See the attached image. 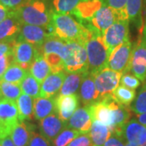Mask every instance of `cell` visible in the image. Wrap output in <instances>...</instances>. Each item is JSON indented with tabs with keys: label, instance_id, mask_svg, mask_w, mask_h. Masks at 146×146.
Segmentation results:
<instances>
[{
	"label": "cell",
	"instance_id": "obj_1",
	"mask_svg": "<svg viewBox=\"0 0 146 146\" xmlns=\"http://www.w3.org/2000/svg\"><path fill=\"white\" fill-rule=\"evenodd\" d=\"M49 30L54 36L66 42H78L84 46L91 35L89 29L71 15L55 11H51V23Z\"/></svg>",
	"mask_w": 146,
	"mask_h": 146
},
{
	"label": "cell",
	"instance_id": "obj_2",
	"mask_svg": "<svg viewBox=\"0 0 146 146\" xmlns=\"http://www.w3.org/2000/svg\"><path fill=\"white\" fill-rule=\"evenodd\" d=\"M13 13L21 25H36L46 28L48 30L50 29L51 12L47 10L45 3L41 0H33L25 3L13 11Z\"/></svg>",
	"mask_w": 146,
	"mask_h": 146
},
{
	"label": "cell",
	"instance_id": "obj_3",
	"mask_svg": "<svg viewBox=\"0 0 146 146\" xmlns=\"http://www.w3.org/2000/svg\"><path fill=\"white\" fill-rule=\"evenodd\" d=\"M89 30L91 35L84 46L88 56V72L94 75L102 69L107 68L110 54L103 42L102 35L98 32Z\"/></svg>",
	"mask_w": 146,
	"mask_h": 146
},
{
	"label": "cell",
	"instance_id": "obj_4",
	"mask_svg": "<svg viewBox=\"0 0 146 146\" xmlns=\"http://www.w3.org/2000/svg\"><path fill=\"white\" fill-rule=\"evenodd\" d=\"M68 54L63 60L67 73L88 72V56L85 46L78 42H68Z\"/></svg>",
	"mask_w": 146,
	"mask_h": 146
},
{
	"label": "cell",
	"instance_id": "obj_5",
	"mask_svg": "<svg viewBox=\"0 0 146 146\" xmlns=\"http://www.w3.org/2000/svg\"><path fill=\"white\" fill-rule=\"evenodd\" d=\"M129 20H119L107 29L102 35L110 55L116 48L120 46L129 39Z\"/></svg>",
	"mask_w": 146,
	"mask_h": 146
},
{
	"label": "cell",
	"instance_id": "obj_6",
	"mask_svg": "<svg viewBox=\"0 0 146 146\" xmlns=\"http://www.w3.org/2000/svg\"><path fill=\"white\" fill-rule=\"evenodd\" d=\"M20 122L16 102L0 100V139L10 136L14 127Z\"/></svg>",
	"mask_w": 146,
	"mask_h": 146
},
{
	"label": "cell",
	"instance_id": "obj_7",
	"mask_svg": "<svg viewBox=\"0 0 146 146\" xmlns=\"http://www.w3.org/2000/svg\"><path fill=\"white\" fill-rule=\"evenodd\" d=\"M93 76L100 101L102 98L112 94L118 88L122 74L109 68H105Z\"/></svg>",
	"mask_w": 146,
	"mask_h": 146
},
{
	"label": "cell",
	"instance_id": "obj_8",
	"mask_svg": "<svg viewBox=\"0 0 146 146\" xmlns=\"http://www.w3.org/2000/svg\"><path fill=\"white\" fill-rule=\"evenodd\" d=\"M132 54V44L130 40L116 48L110 55L107 68L121 73H128L131 69V59Z\"/></svg>",
	"mask_w": 146,
	"mask_h": 146
},
{
	"label": "cell",
	"instance_id": "obj_9",
	"mask_svg": "<svg viewBox=\"0 0 146 146\" xmlns=\"http://www.w3.org/2000/svg\"><path fill=\"white\" fill-rule=\"evenodd\" d=\"M119 20H120V17L117 11L104 3L87 23L84 24V25L103 35L106 30Z\"/></svg>",
	"mask_w": 146,
	"mask_h": 146
},
{
	"label": "cell",
	"instance_id": "obj_10",
	"mask_svg": "<svg viewBox=\"0 0 146 146\" xmlns=\"http://www.w3.org/2000/svg\"><path fill=\"white\" fill-rule=\"evenodd\" d=\"M14 63L19 64L27 71L39 55L37 46L24 41H16L12 50Z\"/></svg>",
	"mask_w": 146,
	"mask_h": 146
},
{
	"label": "cell",
	"instance_id": "obj_11",
	"mask_svg": "<svg viewBox=\"0 0 146 146\" xmlns=\"http://www.w3.org/2000/svg\"><path fill=\"white\" fill-rule=\"evenodd\" d=\"M130 72L141 81L146 78V43L140 38L132 48Z\"/></svg>",
	"mask_w": 146,
	"mask_h": 146
},
{
	"label": "cell",
	"instance_id": "obj_12",
	"mask_svg": "<svg viewBox=\"0 0 146 146\" xmlns=\"http://www.w3.org/2000/svg\"><path fill=\"white\" fill-rule=\"evenodd\" d=\"M65 128H67V123L60 119L56 112L44 118L43 119L40 120V132L50 143H53L54 139Z\"/></svg>",
	"mask_w": 146,
	"mask_h": 146
},
{
	"label": "cell",
	"instance_id": "obj_13",
	"mask_svg": "<svg viewBox=\"0 0 146 146\" xmlns=\"http://www.w3.org/2000/svg\"><path fill=\"white\" fill-rule=\"evenodd\" d=\"M80 98L76 94L58 95L55 98V110L59 119L67 123L72 116L74 112L78 109Z\"/></svg>",
	"mask_w": 146,
	"mask_h": 146
},
{
	"label": "cell",
	"instance_id": "obj_14",
	"mask_svg": "<svg viewBox=\"0 0 146 146\" xmlns=\"http://www.w3.org/2000/svg\"><path fill=\"white\" fill-rule=\"evenodd\" d=\"M50 34V32L46 28L29 25H22L17 40L31 43L36 46H40L46 39L47 36H49Z\"/></svg>",
	"mask_w": 146,
	"mask_h": 146
},
{
	"label": "cell",
	"instance_id": "obj_15",
	"mask_svg": "<svg viewBox=\"0 0 146 146\" xmlns=\"http://www.w3.org/2000/svg\"><path fill=\"white\" fill-rule=\"evenodd\" d=\"M79 98L84 106H89L99 102V94L94 83V76L86 72L79 89Z\"/></svg>",
	"mask_w": 146,
	"mask_h": 146
},
{
	"label": "cell",
	"instance_id": "obj_16",
	"mask_svg": "<svg viewBox=\"0 0 146 146\" xmlns=\"http://www.w3.org/2000/svg\"><path fill=\"white\" fill-rule=\"evenodd\" d=\"M93 123V119L87 106L76 110L67 122V128L80 131L81 134L89 133Z\"/></svg>",
	"mask_w": 146,
	"mask_h": 146
},
{
	"label": "cell",
	"instance_id": "obj_17",
	"mask_svg": "<svg viewBox=\"0 0 146 146\" xmlns=\"http://www.w3.org/2000/svg\"><path fill=\"white\" fill-rule=\"evenodd\" d=\"M67 74L65 71L50 74L42 83L39 97L45 98L57 97L56 95L62 88Z\"/></svg>",
	"mask_w": 146,
	"mask_h": 146
},
{
	"label": "cell",
	"instance_id": "obj_18",
	"mask_svg": "<svg viewBox=\"0 0 146 146\" xmlns=\"http://www.w3.org/2000/svg\"><path fill=\"white\" fill-rule=\"evenodd\" d=\"M123 136L128 143L144 146L146 144V127L136 120H131L123 127Z\"/></svg>",
	"mask_w": 146,
	"mask_h": 146
},
{
	"label": "cell",
	"instance_id": "obj_19",
	"mask_svg": "<svg viewBox=\"0 0 146 146\" xmlns=\"http://www.w3.org/2000/svg\"><path fill=\"white\" fill-rule=\"evenodd\" d=\"M104 4L102 0H82L74 9L72 15L75 16L82 25L87 23Z\"/></svg>",
	"mask_w": 146,
	"mask_h": 146
},
{
	"label": "cell",
	"instance_id": "obj_20",
	"mask_svg": "<svg viewBox=\"0 0 146 146\" xmlns=\"http://www.w3.org/2000/svg\"><path fill=\"white\" fill-rule=\"evenodd\" d=\"M39 55H44L46 54H57L64 60L68 54L67 42L57 36L50 34L44 41L40 46H37Z\"/></svg>",
	"mask_w": 146,
	"mask_h": 146
},
{
	"label": "cell",
	"instance_id": "obj_21",
	"mask_svg": "<svg viewBox=\"0 0 146 146\" xmlns=\"http://www.w3.org/2000/svg\"><path fill=\"white\" fill-rule=\"evenodd\" d=\"M21 23L12 11L10 16L0 22V42L16 40L21 32Z\"/></svg>",
	"mask_w": 146,
	"mask_h": 146
},
{
	"label": "cell",
	"instance_id": "obj_22",
	"mask_svg": "<svg viewBox=\"0 0 146 146\" xmlns=\"http://www.w3.org/2000/svg\"><path fill=\"white\" fill-rule=\"evenodd\" d=\"M34 126L25 121H20L11 132V138L16 146H28Z\"/></svg>",
	"mask_w": 146,
	"mask_h": 146
},
{
	"label": "cell",
	"instance_id": "obj_23",
	"mask_svg": "<svg viewBox=\"0 0 146 146\" xmlns=\"http://www.w3.org/2000/svg\"><path fill=\"white\" fill-rule=\"evenodd\" d=\"M91 114L93 121L98 120L103 123L106 125L110 127L111 117H112V108L106 102L101 100L95 104L87 106Z\"/></svg>",
	"mask_w": 146,
	"mask_h": 146
},
{
	"label": "cell",
	"instance_id": "obj_24",
	"mask_svg": "<svg viewBox=\"0 0 146 146\" xmlns=\"http://www.w3.org/2000/svg\"><path fill=\"white\" fill-rule=\"evenodd\" d=\"M55 98H34V118L36 120H42L53 113L56 112L55 110Z\"/></svg>",
	"mask_w": 146,
	"mask_h": 146
},
{
	"label": "cell",
	"instance_id": "obj_25",
	"mask_svg": "<svg viewBox=\"0 0 146 146\" xmlns=\"http://www.w3.org/2000/svg\"><path fill=\"white\" fill-rule=\"evenodd\" d=\"M89 136L94 146H103L111 136V131L109 126L100 121L94 120L89 131Z\"/></svg>",
	"mask_w": 146,
	"mask_h": 146
},
{
	"label": "cell",
	"instance_id": "obj_26",
	"mask_svg": "<svg viewBox=\"0 0 146 146\" xmlns=\"http://www.w3.org/2000/svg\"><path fill=\"white\" fill-rule=\"evenodd\" d=\"M143 0H127L126 6V12L129 21L133 22L139 31L143 32L144 20L142 15Z\"/></svg>",
	"mask_w": 146,
	"mask_h": 146
},
{
	"label": "cell",
	"instance_id": "obj_27",
	"mask_svg": "<svg viewBox=\"0 0 146 146\" xmlns=\"http://www.w3.org/2000/svg\"><path fill=\"white\" fill-rule=\"evenodd\" d=\"M34 100L33 98L25 94H21V96L16 100V103L18 109L19 120L25 121L31 120L34 117Z\"/></svg>",
	"mask_w": 146,
	"mask_h": 146
},
{
	"label": "cell",
	"instance_id": "obj_28",
	"mask_svg": "<svg viewBox=\"0 0 146 146\" xmlns=\"http://www.w3.org/2000/svg\"><path fill=\"white\" fill-rule=\"evenodd\" d=\"M29 72L36 79L38 83L42 84L43 80L51 73V70L44 56L38 55L34 62L32 63Z\"/></svg>",
	"mask_w": 146,
	"mask_h": 146
},
{
	"label": "cell",
	"instance_id": "obj_29",
	"mask_svg": "<svg viewBox=\"0 0 146 146\" xmlns=\"http://www.w3.org/2000/svg\"><path fill=\"white\" fill-rule=\"evenodd\" d=\"M84 73H68L64 79L59 95H72L78 92L80 84L84 78Z\"/></svg>",
	"mask_w": 146,
	"mask_h": 146
},
{
	"label": "cell",
	"instance_id": "obj_30",
	"mask_svg": "<svg viewBox=\"0 0 146 146\" xmlns=\"http://www.w3.org/2000/svg\"><path fill=\"white\" fill-rule=\"evenodd\" d=\"M28 72L29 71L21 68L19 64H17L16 63H12L6 70V72L3 75L0 80L9 82V83L16 84H21L22 80L25 77Z\"/></svg>",
	"mask_w": 146,
	"mask_h": 146
},
{
	"label": "cell",
	"instance_id": "obj_31",
	"mask_svg": "<svg viewBox=\"0 0 146 146\" xmlns=\"http://www.w3.org/2000/svg\"><path fill=\"white\" fill-rule=\"evenodd\" d=\"M40 84H41L38 83L36 79L34 78L29 72L21 83L22 93L27 94L33 98H39L40 89H41Z\"/></svg>",
	"mask_w": 146,
	"mask_h": 146
},
{
	"label": "cell",
	"instance_id": "obj_32",
	"mask_svg": "<svg viewBox=\"0 0 146 146\" xmlns=\"http://www.w3.org/2000/svg\"><path fill=\"white\" fill-rule=\"evenodd\" d=\"M0 91L3 98L13 102H16L22 92L21 84L9 83L2 80L0 82Z\"/></svg>",
	"mask_w": 146,
	"mask_h": 146
},
{
	"label": "cell",
	"instance_id": "obj_33",
	"mask_svg": "<svg viewBox=\"0 0 146 146\" xmlns=\"http://www.w3.org/2000/svg\"><path fill=\"white\" fill-rule=\"evenodd\" d=\"M112 96L118 103L127 106L134 100L136 97V93L133 89H127L121 85L112 93Z\"/></svg>",
	"mask_w": 146,
	"mask_h": 146
},
{
	"label": "cell",
	"instance_id": "obj_34",
	"mask_svg": "<svg viewBox=\"0 0 146 146\" xmlns=\"http://www.w3.org/2000/svg\"><path fill=\"white\" fill-rule=\"evenodd\" d=\"M82 0H53L54 11L60 14H72Z\"/></svg>",
	"mask_w": 146,
	"mask_h": 146
},
{
	"label": "cell",
	"instance_id": "obj_35",
	"mask_svg": "<svg viewBox=\"0 0 146 146\" xmlns=\"http://www.w3.org/2000/svg\"><path fill=\"white\" fill-rule=\"evenodd\" d=\"M81 133L71 128H65L53 141L54 146H67Z\"/></svg>",
	"mask_w": 146,
	"mask_h": 146
},
{
	"label": "cell",
	"instance_id": "obj_36",
	"mask_svg": "<svg viewBox=\"0 0 146 146\" xmlns=\"http://www.w3.org/2000/svg\"><path fill=\"white\" fill-rule=\"evenodd\" d=\"M131 110H133L136 115L146 113V84H143V86L137 94L135 102L131 105Z\"/></svg>",
	"mask_w": 146,
	"mask_h": 146
},
{
	"label": "cell",
	"instance_id": "obj_37",
	"mask_svg": "<svg viewBox=\"0 0 146 146\" xmlns=\"http://www.w3.org/2000/svg\"><path fill=\"white\" fill-rule=\"evenodd\" d=\"M127 2V0H105V4L117 11L121 20H128L126 12Z\"/></svg>",
	"mask_w": 146,
	"mask_h": 146
},
{
	"label": "cell",
	"instance_id": "obj_38",
	"mask_svg": "<svg viewBox=\"0 0 146 146\" xmlns=\"http://www.w3.org/2000/svg\"><path fill=\"white\" fill-rule=\"evenodd\" d=\"M120 84L126 88L133 90L137 89L141 84L139 79L130 73H126L122 75L120 79Z\"/></svg>",
	"mask_w": 146,
	"mask_h": 146
},
{
	"label": "cell",
	"instance_id": "obj_39",
	"mask_svg": "<svg viewBox=\"0 0 146 146\" xmlns=\"http://www.w3.org/2000/svg\"><path fill=\"white\" fill-rule=\"evenodd\" d=\"M28 146H51V144L42 134L36 133L35 131H33Z\"/></svg>",
	"mask_w": 146,
	"mask_h": 146
},
{
	"label": "cell",
	"instance_id": "obj_40",
	"mask_svg": "<svg viewBox=\"0 0 146 146\" xmlns=\"http://www.w3.org/2000/svg\"><path fill=\"white\" fill-rule=\"evenodd\" d=\"M12 63H14L12 53L10 54L0 53V80L6 72V70Z\"/></svg>",
	"mask_w": 146,
	"mask_h": 146
},
{
	"label": "cell",
	"instance_id": "obj_41",
	"mask_svg": "<svg viewBox=\"0 0 146 146\" xmlns=\"http://www.w3.org/2000/svg\"><path fill=\"white\" fill-rule=\"evenodd\" d=\"M93 142L88 133L80 134L76 138H75L72 142H70L67 146H93Z\"/></svg>",
	"mask_w": 146,
	"mask_h": 146
},
{
	"label": "cell",
	"instance_id": "obj_42",
	"mask_svg": "<svg viewBox=\"0 0 146 146\" xmlns=\"http://www.w3.org/2000/svg\"><path fill=\"white\" fill-rule=\"evenodd\" d=\"M25 3V0H0V4L11 11L16 10Z\"/></svg>",
	"mask_w": 146,
	"mask_h": 146
},
{
	"label": "cell",
	"instance_id": "obj_43",
	"mask_svg": "<svg viewBox=\"0 0 146 146\" xmlns=\"http://www.w3.org/2000/svg\"><path fill=\"white\" fill-rule=\"evenodd\" d=\"M122 136H118L116 134H111V136L106 141L103 146H124L122 141Z\"/></svg>",
	"mask_w": 146,
	"mask_h": 146
},
{
	"label": "cell",
	"instance_id": "obj_44",
	"mask_svg": "<svg viewBox=\"0 0 146 146\" xmlns=\"http://www.w3.org/2000/svg\"><path fill=\"white\" fill-rule=\"evenodd\" d=\"M12 11L9 10L8 8L5 7L4 6L0 4V22L4 21L6 18H7L8 16L11 14Z\"/></svg>",
	"mask_w": 146,
	"mask_h": 146
},
{
	"label": "cell",
	"instance_id": "obj_45",
	"mask_svg": "<svg viewBox=\"0 0 146 146\" xmlns=\"http://www.w3.org/2000/svg\"><path fill=\"white\" fill-rule=\"evenodd\" d=\"M0 146H16L10 136L0 139Z\"/></svg>",
	"mask_w": 146,
	"mask_h": 146
},
{
	"label": "cell",
	"instance_id": "obj_46",
	"mask_svg": "<svg viewBox=\"0 0 146 146\" xmlns=\"http://www.w3.org/2000/svg\"><path fill=\"white\" fill-rule=\"evenodd\" d=\"M137 119L139 120L140 123L146 127V113L141 114V115H137Z\"/></svg>",
	"mask_w": 146,
	"mask_h": 146
},
{
	"label": "cell",
	"instance_id": "obj_47",
	"mask_svg": "<svg viewBox=\"0 0 146 146\" xmlns=\"http://www.w3.org/2000/svg\"><path fill=\"white\" fill-rule=\"evenodd\" d=\"M142 40L146 43V22L144 25V28H143V32H142Z\"/></svg>",
	"mask_w": 146,
	"mask_h": 146
},
{
	"label": "cell",
	"instance_id": "obj_48",
	"mask_svg": "<svg viewBox=\"0 0 146 146\" xmlns=\"http://www.w3.org/2000/svg\"><path fill=\"white\" fill-rule=\"evenodd\" d=\"M143 6H145V13L146 15V0H143Z\"/></svg>",
	"mask_w": 146,
	"mask_h": 146
},
{
	"label": "cell",
	"instance_id": "obj_49",
	"mask_svg": "<svg viewBox=\"0 0 146 146\" xmlns=\"http://www.w3.org/2000/svg\"><path fill=\"white\" fill-rule=\"evenodd\" d=\"M125 146H137L136 145H133V144H131V143H127Z\"/></svg>",
	"mask_w": 146,
	"mask_h": 146
},
{
	"label": "cell",
	"instance_id": "obj_50",
	"mask_svg": "<svg viewBox=\"0 0 146 146\" xmlns=\"http://www.w3.org/2000/svg\"><path fill=\"white\" fill-rule=\"evenodd\" d=\"M0 82H1V80H0ZM3 98H2V95H1V91H0V99H2Z\"/></svg>",
	"mask_w": 146,
	"mask_h": 146
},
{
	"label": "cell",
	"instance_id": "obj_51",
	"mask_svg": "<svg viewBox=\"0 0 146 146\" xmlns=\"http://www.w3.org/2000/svg\"><path fill=\"white\" fill-rule=\"evenodd\" d=\"M30 1H33V0H25V2L28 3V2H30Z\"/></svg>",
	"mask_w": 146,
	"mask_h": 146
},
{
	"label": "cell",
	"instance_id": "obj_52",
	"mask_svg": "<svg viewBox=\"0 0 146 146\" xmlns=\"http://www.w3.org/2000/svg\"><path fill=\"white\" fill-rule=\"evenodd\" d=\"M144 84H146V78H145V80L144 81Z\"/></svg>",
	"mask_w": 146,
	"mask_h": 146
},
{
	"label": "cell",
	"instance_id": "obj_53",
	"mask_svg": "<svg viewBox=\"0 0 146 146\" xmlns=\"http://www.w3.org/2000/svg\"><path fill=\"white\" fill-rule=\"evenodd\" d=\"M102 1H103V2H104V3H105V0H102Z\"/></svg>",
	"mask_w": 146,
	"mask_h": 146
},
{
	"label": "cell",
	"instance_id": "obj_54",
	"mask_svg": "<svg viewBox=\"0 0 146 146\" xmlns=\"http://www.w3.org/2000/svg\"><path fill=\"white\" fill-rule=\"evenodd\" d=\"M93 146H94V145H93Z\"/></svg>",
	"mask_w": 146,
	"mask_h": 146
},
{
	"label": "cell",
	"instance_id": "obj_55",
	"mask_svg": "<svg viewBox=\"0 0 146 146\" xmlns=\"http://www.w3.org/2000/svg\"><path fill=\"white\" fill-rule=\"evenodd\" d=\"M0 100H1V99H0Z\"/></svg>",
	"mask_w": 146,
	"mask_h": 146
}]
</instances>
